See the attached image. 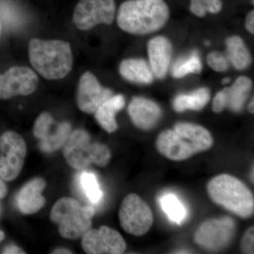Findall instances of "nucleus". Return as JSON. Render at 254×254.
Here are the masks:
<instances>
[{"mask_svg":"<svg viewBox=\"0 0 254 254\" xmlns=\"http://www.w3.org/2000/svg\"><path fill=\"white\" fill-rule=\"evenodd\" d=\"M213 144V136L206 128L188 123H177L173 130L162 132L156 140L158 151L174 161L187 160L210 149Z\"/></svg>","mask_w":254,"mask_h":254,"instance_id":"obj_1","label":"nucleus"},{"mask_svg":"<svg viewBox=\"0 0 254 254\" xmlns=\"http://www.w3.org/2000/svg\"><path fill=\"white\" fill-rule=\"evenodd\" d=\"M169 16L164 0H127L119 8L117 21L123 31L142 36L163 28Z\"/></svg>","mask_w":254,"mask_h":254,"instance_id":"obj_2","label":"nucleus"},{"mask_svg":"<svg viewBox=\"0 0 254 254\" xmlns=\"http://www.w3.org/2000/svg\"><path fill=\"white\" fill-rule=\"evenodd\" d=\"M28 55L33 67L46 79H62L72 69L73 54L68 42L33 38L29 42Z\"/></svg>","mask_w":254,"mask_h":254,"instance_id":"obj_3","label":"nucleus"},{"mask_svg":"<svg viewBox=\"0 0 254 254\" xmlns=\"http://www.w3.org/2000/svg\"><path fill=\"white\" fill-rule=\"evenodd\" d=\"M207 191L214 203L242 218L254 215L252 192L237 177L222 174L213 177L207 185Z\"/></svg>","mask_w":254,"mask_h":254,"instance_id":"obj_4","label":"nucleus"},{"mask_svg":"<svg viewBox=\"0 0 254 254\" xmlns=\"http://www.w3.org/2000/svg\"><path fill=\"white\" fill-rule=\"evenodd\" d=\"M93 206H82L68 197L60 198L52 209L50 220L59 225L60 235L68 240H78L91 228L95 215Z\"/></svg>","mask_w":254,"mask_h":254,"instance_id":"obj_5","label":"nucleus"},{"mask_svg":"<svg viewBox=\"0 0 254 254\" xmlns=\"http://www.w3.org/2000/svg\"><path fill=\"white\" fill-rule=\"evenodd\" d=\"M64 156L71 168L83 170L92 163L99 167L109 164L111 153L107 145L91 143V138L86 131L75 130L64 145Z\"/></svg>","mask_w":254,"mask_h":254,"instance_id":"obj_6","label":"nucleus"},{"mask_svg":"<svg viewBox=\"0 0 254 254\" xmlns=\"http://www.w3.org/2000/svg\"><path fill=\"white\" fill-rule=\"evenodd\" d=\"M119 219L123 230L136 237L145 235L153 223V215L150 207L135 193L127 195L123 200Z\"/></svg>","mask_w":254,"mask_h":254,"instance_id":"obj_7","label":"nucleus"},{"mask_svg":"<svg viewBox=\"0 0 254 254\" xmlns=\"http://www.w3.org/2000/svg\"><path fill=\"white\" fill-rule=\"evenodd\" d=\"M27 147L21 135L6 131L0 136V175L5 181L17 178L24 164Z\"/></svg>","mask_w":254,"mask_h":254,"instance_id":"obj_8","label":"nucleus"},{"mask_svg":"<svg viewBox=\"0 0 254 254\" xmlns=\"http://www.w3.org/2000/svg\"><path fill=\"white\" fill-rule=\"evenodd\" d=\"M115 0H81L73 11V21L81 31H88L97 25H110L115 19Z\"/></svg>","mask_w":254,"mask_h":254,"instance_id":"obj_9","label":"nucleus"},{"mask_svg":"<svg viewBox=\"0 0 254 254\" xmlns=\"http://www.w3.org/2000/svg\"><path fill=\"white\" fill-rule=\"evenodd\" d=\"M235 224L230 218L207 220L194 235L196 245L208 251H220L230 245L235 236Z\"/></svg>","mask_w":254,"mask_h":254,"instance_id":"obj_10","label":"nucleus"},{"mask_svg":"<svg viewBox=\"0 0 254 254\" xmlns=\"http://www.w3.org/2000/svg\"><path fill=\"white\" fill-rule=\"evenodd\" d=\"M38 84V76L31 68L13 66L0 74V99L31 95L36 91Z\"/></svg>","mask_w":254,"mask_h":254,"instance_id":"obj_11","label":"nucleus"},{"mask_svg":"<svg viewBox=\"0 0 254 254\" xmlns=\"http://www.w3.org/2000/svg\"><path fill=\"white\" fill-rule=\"evenodd\" d=\"M81 238L83 250L88 254H120L127 249L122 235L109 227L90 229Z\"/></svg>","mask_w":254,"mask_h":254,"instance_id":"obj_12","label":"nucleus"},{"mask_svg":"<svg viewBox=\"0 0 254 254\" xmlns=\"http://www.w3.org/2000/svg\"><path fill=\"white\" fill-rule=\"evenodd\" d=\"M113 95V91L102 86L94 74L86 71L78 82L76 103L80 110L91 115Z\"/></svg>","mask_w":254,"mask_h":254,"instance_id":"obj_13","label":"nucleus"},{"mask_svg":"<svg viewBox=\"0 0 254 254\" xmlns=\"http://www.w3.org/2000/svg\"><path fill=\"white\" fill-rule=\"evenodd\" d=\"M128 113L133 125L144 131L154 128L163 115L157 103L143 97H135L131 100Z\"/></svg>","mask_w":254,"mask_h":254,"instance_id":"obj_14","label":"nucleus"},{"mask_svg":"<svg viewBox=\"0 0 254 254\" xmlns=\"http://www.w3.org/2000/svg\"><path fill=\"white\" fill-rule=\"evenodd\" d=\"M148 55L150 67L155 77L162 79L168 73L172 55L173 46L168 38L156 36L148 43Z\"/></svg>","mask_w":254,"mask_h":254,"instance_id":"obj_15","label":"nucleus"},{"mask_svg":"<svg viewBox=\"0 0 254 254\" xmlns=\"http://www.w3.org/2000/svg\"><path fill=\"white\" fill-rule=\"evenodd\" d=\"M46 183L42 178H35L21 189L17 195V204L20 211L23 214L36 213L45 204L46 198L42 192L46 188Z\"/></svg>","mask_w":254,"mask_h":254,"instance_id":"obj_16","label":"nucleus"},{"mask_svg":"<svg viewBox=\"0 0 254 254\" xmlns=\"http://www.w3.org/2000/svg\"><path fill=\"white\" fill-rule=\"evenodd\" d=\"M120 74L127 81L138 84H150L154 80V75L149 64L143 59L123 60L119 68Z\"/></svg>","mask_w":254,"mask_h":254,"instance_id":"obj_17","label":"nucleus"},{"mask_svg":"<svg viewBox=\"0 0 254 254\" xmlns=\"http://www.w3.org/2000/svg\"><path fill=\"white\" fill-rule=\"evenodd\" d=\"M125 106V99L123 95H113L96 110L95 119L103 129L108 133H113L118 128L115 115Z\"/></svg>","mask_w":254,"mask_h":254,"instance_id":"obj_18","label":"nucleus"},{"mask_svg":"<svg viewBox=\"0 0 254 254\" xmlns=\"http://www.w3.org/2000/svg\"><path fill=\"white\" fill-rule=\"evenodd\" d=\"M252 88V81L250 78L240 76L237 78L231 87L225 88L227 98V107L232 112L240 113L250 96Z\"/></svg>","mask_w":254,"mask_h":254,"instance_id":"obj_19","label":"nucleus"},{"mask_svg":"<svg viewBox=\"0 0 254 254\" xmlns=\"http://www.w3.org/2000/svg\"><path fill=\"white\" fill-rule=\"evenodd\" d=\"M210 99V90L203 87L189 94L177 95L173 100V108L177 113H182L190 110L198 111L208 104Z\"/></svg>","mask_w":254,"mask_h":254,"instance_id":"obj_20","label":"nucleus"},{"mask_svg":"<svg viewBox=\"0 0 254 254\" xmlns=\"http://www.w3.org/2000/svg\"><path fill=\"white\" fill-rule=\"evenodd\" d=\"M227 59L237 70L248 68L252 63V55L245 42L237 36H232L226 40Z\"/></svg>","mask_w":254,"mask_h":254,"instance_id":"obj_21","label":"nucleus"},{"mask_svg":"<svg viewBox=\"0 0 254 254\" xmlns=\"http://www.w3.org/2000/svg\"><path fill=\"white\" fill-rule=\"evenodd\" d=\"M55 123L45 136L40 140V148L46 153H53L59 150L65 145L71 133V125L66 122L57 124L56 128L52 131V127Z\"/></svg>","mask_w":254,"mask_h":254,"instance_id":"obj_22","label":"nucleus"},{"mask_svg":"<svg viewBox=\"0 0 254 254\" xmlns=\"http://www.w3.org/2000/svg\"><path fill=\"white\" fill-rule=\"evenodd\" d=\"M202 70V63L197 50L177 60L173 65L172 74L174 77L181 78L190 73H199Z\"/></svg>","mask_w":254,"mask_h":254,"instance_id":"obj_23","label":"nucleus"},{"mask_svg":"<svg viewBox=\"0 0 254 254\" xmlns=\"http://www.w3.org/2000/svg\"><path fill=\"white\" fill-rule=\"evenodd\" d=\"M160 205L172 221L181 224L186 218V208L175 194L168 193L163 195L160 198Z\"/></svg>","mask_w":254,"mask_h":254,"instance_id":"obj_24","label":"nucleus"},{"mask_svg":"<svg viewBox=\"0 0 254 254\" xmlns=\"http://www.w3.org/2000/svg\"><path fill=\"white\" fill-rule=\"evenodd\" d=\"M80 185L87 198L93 204H98L103 198V191L94 174L83 172L80 175Z\"/></svg>","mask_w":254,"mask_h":254,"instance_id":"obj_25","label":"nucleus"},{"mask_svg":"<svg viewBox=\"0 0 254 254\" xmlns=\"http://www.w3.org/2000/svg\"><path fill=\"white\" fill-rule=\"evenodd\" d=\"M222 8L221 0H190V11L198 17H203L207 12L217 14Z\"/></svg>","mask_w":254,"mask_h":254,"instance_id":"obj_26","label":"nucleus"},{"mask_svg":"<svg viewBox=\"0 0 254 254\" xmlns=\"http://www.w3.org/2000/svg\"><path fill=\"white\" fill-rule=\"evenodd\" d=\"M54 123L55 120L49 113L41 114L35 122L34 128H33L35 136L39 140L42 139Z\"/></svg>","mask_w":254,"mask_h":254,"instance_id":"obj_27","label":"nucleus"},{"mask_svg":"<svg viewBox=\"0 0 254 254\" xmlns=\"http://www.w3.org/2000/svg\"><path fill=\"white\" fill-rule=\"evenodd\" d=\"M207 63L214 71L224 72L228 69L230 62L226 56L219 52H211L207 57Z\"/></svg>","mask_w":254,"mask_h":254,"instance_id":"obj_28","label":"nucleus"},{"mask_svg":"<svg viewBox=\"0 0 254 254\" xmlns=\"http://www.w3.org/2000/svg\"><path fill=\"white\" fill-rule=\"evenodd\" d=\"M241 249L245 254L254 253V228L250 227L242 237Z\"/></svg>","mask_w":254,"mask_h":254,"instance_id":"obj_29","label":"nucleus"},{"mask_svg":"<svg viewBox=\"0 0 254 254\" xmlns=\"http://www.w3.org/2000/svg\"><path fill=\"white\" fill-rule=\"evenodd\" d=\"M227 98L225 90L219 92L215 95L213 102V110L214 113H220L227 108Z\"/></svg>","mask_w":254,"mask_h":254,"instance_id":"obj_30","label":"nucleus"},{"mask_svg":"<svg viewBox=\"0 0 254 254\" xmlns=\"http://www.w3.org/2000/svg\"><path fill=\"white\" fill-rule=\"evenodd\" d=\"M245 26L247 31L252 34H254V10L251 11L247 15L246 18Z\"/></svg>","mask_w":254,"mask_h":254,"instance_id":"obj_31","label":"nucleus"},{"mask_svg":"<svg viewBox=\"0 0 254 254\" xmlns=\"http://www.w3.org/2000/svg\"><path fill=\"white\" fill-rule=\"evenodd\" d=\"M2 254H23L25 252L21 249L18 248V247L15 245H9L5 247L4 250L2 251Z\"/></svg>","mask_w":254,"mask_h":254,"instance_id":"obj_32","label":"nucleus"},{"mask_svg":"<svg viewBox=\"0 0 254 254\" xmlns=\"http://www.w3.org/2000/svg\"><path fill=\"white\" fill-rule=\"evenodd\" d=\"M6 193H7V187H6L2 177L0 175V199L4 198Z\"/></svg>","mask_w":254,"mask_h":254,"instance_id":"obj_33","label":"nucleus"},{"mask_svg":"<svg viewBox=\"0 0 254 254\" xmlns=\"http://www.w3.org/2000/svg\"><path fill=\"white\" fill-rule=\"evenodd\" d=\"M55 254H72V252H70L69 250H65V249H58V250H55L53 252Z\"/></svg>","mask_w":254,"mask_h":254,"instance_id":"obj_34","label":"nucleus"},{"mask_svg":"<svg viewBox=\"0 0 254 254\" xmlns=\"http://www.w3.org/2000/svg\"><path fill=\"white\" fill-rule=\"evenodd\" d=\"M254 98H252V101L250 102V105H249V107H248L249 111H250V113L251 114H252V115H253V114L254 113Z\"/></svg>","mask_w":254,"mask_h":254,"instance_id":"obj_35","label":"nucleus"},{"mask_svg":"<svg viewBox=\"0 0 254 254\" xmlns=\"http://www.w3.org/2000/svg\"><path fill=\"white\" fill-rule=\"evenodd\" d=\"M5 237L4 232L0 230V242H2L4 240Z\"/></svg>","mask_w":254,"mask_h":254,"instance_id":"obj_36","label":"nucleus"},{"mask_svg":"<svg viewBox=\"0 0 254 254\" xmlns=\"http://www.w3.org/2000/svg\"><path fill=\"white\" fill-rule=\"evenodd\" d=\"M230 81V78H224L223 80H222V83H223V84H227V83H228Z\"/></svg>","mask_w":254,"mask_h":254,"instance_id":"obj_37","label":"nucleus"},{"mask_svg":"<svg viewBox=\"0 0 254 254\" xmlns=\"http://www.w3.org/2000/svg\"><path fill=\"white\" fill-rule=\"evenodd\" d=\"M0 32H1V25H0Z\"/></svg>","mask_w":254,"mask_h":254,"instance_id":"obj_38","label":"nucleus"}]
</instances>
